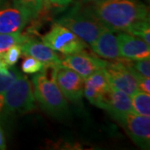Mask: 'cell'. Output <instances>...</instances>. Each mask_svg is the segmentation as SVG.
I'll use <instances>...</instances> for the list:
<instances>
[{
	"label": "cell",
	"instance_id": "cell-1",
	"mask_svg": "<svg viewBox=\"0 0 150 150\" xmlns=\"http://www.w3.org/2000/svg\"><path fill=\"white\" fill-rule=\"evenodd\" d=\"M88 8L108 29L116 33L137 22L149 20V8L139 0H106Z\"/></svg>",
	"mask_w": 150,
	"mask_h": 150
},
{
	"label": "cell",
	"instance_id": "cell-2",
	"mask_svg": "<svg viewBox=\"0 0 150 150\" xmlns=\"http://www.w3.org/2000/svg\"><path fill=\"white\" fill-rule=\"evenodd\" d=\"M55 23L69 28L89 46L94 43L103 31L107 29L88 7L83 8L79 4L60 17Z\"/></svg>",
	"mask_w": 150,
	"mask_h": 150
},
{
	"label": "cell",
	"instance_id": "cell-3",
	"mask_svg": "<svg viewBox=\"0 0 150 150\" xmlns=\"http://www.w3.org/2000/svg\"><path fill=\"white\" fill-rule=\"evenodd\" d=\"M33 95L45 112L55 118H63L69 113L66 98L54 80L49 79L44 72L32 78Z\"/></svg>",
	"mask_w": 150,
	"mask_h": 150
},
{
	"label": "cell",
	"instance_id": "cell-4",
	"mask_svg": "<svg viewBox=\"0 0 150 150\" xmlns=\"http://www.w3.org/2000/svg\"><path fill=\"white\" fill-rule=\"evenodd\" d=\"M35 108V98L31 82L27 76L21 74L4 93V116L23 114Z\"/></svg>",
	"mask_w": 150,
	"mask_h": 150
},
{
	"label": "cell",
	"instance_id": "cell-5",
	"mask_svg": "<svg viewBox=\"0 0 150 150\" xmlns=\"http://www.w3.org/2000/svg\"><path fill=\"white\" fill-rule=\"evenodd\" d=\"M41 38L42 43L46 46L64 55L81 53L87 48V43L80 38L58 23H54Z\"/></svg>",
	"mask_w": 150,
	"mask_h": 150
},
{
	"label": "cell",
	"instance_id": "cell-6",
	"mask_svg": "<svg viewBox=\"0 0 150 150\" xmlns=\"http://www.w3.org/2000/svg\"><path fill=\"white\" fill-rule=\"evenodd\" d=\"M123 59L112 63L108 62L104 70L110 87L132 96L139 90L138 79L124 64Z\"/></svg>",
	"mask_w": 150,
	"mask_h": 150
},
{
	"label": "cell",
	"instance_id": "cell-7",
	"mask_svg": "<svg viewBox=\"0 0 150 150\" xmlns=\"http://www.w3.org/2000/svg\"><path fill=\"white\" fill-rule=\"evenodd\" d=\"M52 79L66 99L72 102H79L82 99L84 79L75 71L60 64L53 69Z\"/></svg>",
	"mask_w": 150,
	"mask_h": 150
},
{
	"label": "cell",
	"instance_id": "cell-8",
	"mask_svg": "<svg viewBox=\"0 0 150 150\" xmlns=\"http://www.w3.org/2000/svg\"><path fill=\"white\" fill-rule=\"evenodd\" d=\"M135 144L143 149H149V116L129 112L118 120Z\"/></svg>",
	"mask_w": 150,
	"mask_h": 150
},
{
	"label": "cell",
	"instance_id": "cell-9",
	"mask_svg": "<svg viewBox=\"0 0 150 150\" xmlns=\"http://www.w3.org/2000/svg\"><path fill=\"white\" fill-rule=\"evenodd\" d=\"M108 62L98 57L83 52L69 54L61 59V64L75 71L83 79L88 78L97 71L104 69Z\"/></svg>",
	"mask_w": 150,
	"mask_h": 150
},
{
	"label": "cell",
	"instance_id": "cell-10",
	"mask_svg": "<svg viewBox=\"0 0 150 150\" xmlns=\"http://www.w3.org/2000/svg\"><path fill=\"white\" fill-rule=\"evenodd\" d=\"M30 20L29 13L13 1V6L0 9V33H20Z\"/></svg>",
	"mask_w": 150,
	"mask_h": 150
},
{
	"label": "cell",
	"instance_id": "cell-11",
	"mask_svg": "<svg viewBox=\"0 0 150 150\" xmlns=\"http://www.w3.org/2000/svg\"><path fill=\"white\" fill-rule=\"evenodd\" d=\"M118 49L121 57L139 60L150 57V45L139 38L126 32H117Z\"/></svg>",
	"mask_w": 150,
	"mask_h": 150
},
{
	"label": "cell",
	"instance_id": "cell-12",
	"mask_svg": "<svg viewBox=\"0 0 150 150\" xmlns=\"http://www.w3.org/2000/svg\"><path fill=\"white\" fill-rule=\"evenodd\" d=\"M110 88L105 70L101 69L84 79L83 95L88 102L102 108L103 103Z\"/></svg>",
	"mask_w": 150,
	"mask_h": 150
},
{
	"label": "cell",
	"instance_id": "cell-13",
	"mask_svg": "<svg viewBox=\"0 0 150 150\" xmlns=\"http://www.w3.org/2000/svg\"><path fill=\"white\" fill-rule=\"evenodd\" d=\"M20 47L22 54L39 60L43 63L45 69H54L61 64V59L57 53L44 43L29 38L27 41L20 44Z\"/></svg>",
	"mask_w": 150,
	"mask_h": 150
},
{
	"label": "cell",
	"instance_id": "cell-14",
	"mask_svg": "<svg viewBox=\"0 0 150 150\" xmlns=\"http://www.w3.org/2000/svg\"><path fill=\"white\" fill-rule=\"evenodd\" d=\"M102 109L106 110L116 121L129 112H134L131 97L112 87L104 98Z\"/></svg>",
	"mask_w": 150,
	"mask_h": 150
},
{
	"label": "cell",
	"instance_id": "cell-15",
	"mask_svg": "<svg viewBox=\"0 0 150 150\" xmlns=\"http://www.w3.org/2000/svg\"><path fill=\"white\" fill-rule=\"evenodd\" d=\"M110 29H105L97 38L90 47L93 51L101 58L112 61L122 59L118 49L117 34Z\"/></svg>",
	"mask_w": 150,
	"mask_h": 150
},
{
	"label": "cell",
	"instance_id": "cell-16",
	"mask_svg": "<svg viewBox=\"0 0 150 150\" xmlns=\"http://www.w3.org/2000/svg\"><path fill=\"white\" fill-rule=\"evenodd\" d=\"M130 97L134 113L150 116V93L139 90Z\"/></svg>",
	"mask_w": 150,
	"mask_h": 150
},
{
	"label": "cell",
	"instance_id": "cell-17",
	"mask_svg": "<svg viewBox=\"0 0 150 150\" xmlns=\"http://www.w3.org/2000/svg\"><path fill=\"white\" fill-rule=\"evenodd\" d=\"M29 37L20 33H0V54H3L9 48L16 44H22L27 41Z\"/></svg>",
	"mask_w": 150,
	"mask_h": 150
},
{
	"label": "cell",
	"instance_id": "cell-18",
	"mask_svg": "<svg viewBox=\"0 0 150 150\" xmlns=\"http://www.w3.org/2000/svg\"><path fill=\"white\" fill-rule=\"evenodd\" d=\"M14 2L27 11L32 19L40 16L47 7L46 0H14Z\"/></svg>",
	"mask_w": 150,
	"mask_h": 150
},
{
	"label": "cell",
	"instance_id": "cell-19",
	"mask_svg": "<svg viewBox=\"0 0 150 150\" xmlns=\"http://www.w3.org/2000/svg\"><path fill=\"white\" fill-rule=\"evenodd\" d=\"M123 32L128 33L134 36L139 38L150 45L149 20L137 22L134 24H132Z\"/></svg>",
	"mask_w": 150,
	"mask_h": 150
},
{
	"label": "cell",
	"instance_id": "cell-20",
	"mask_svg": "<svg viewBox=\"0 0 150 150\" xmlns=\"http://www.w3.org/2000/svg\"><path fill=\"white\" fill-rule=\"evenodd\" d=\"M21 69L24 74H37L40 72H44L46 70L42 62L28 55H24V59L22 62Z\"/></svg>",
	"mask_w": 150,
	"mask_h": 150
},
{
	"label": "cell",
	"instance_id": "cell-21",
	"mask_svg": "<svg viewBox=\"0 0 150 150\" xmlns=\"http://www.w3.org/2000/svg\"><path fill=\"white\" fill-rule=\"evenodd\" d=\"M22 74L14 66L9 67L8 74L0 73V93H4Z\"/></svg>",
	"mask_w": 150,
	"mask_h": 150
},
{
	"label": "cell",
	"instance_id": "cell-22",
	"mask_svg": "<svg viewBox=\"0 0 150 150\" xmlns=\"http://www.w3.org/2000/svg\"><path fill=\"white\" fill-rule=\"evenodd\" d=\"M2 55H3V58H4V60L6 63V64L8 67L14 66L22 55L20 44H16V45L12 46Z\"/></svg>",
	"mask_w": 150,
	"mask_h": 150
},
{
	"label": "cell",
	"instance_id": "cell-23",
	"mask_svg": "<svg viewBox=\"0 0 150 150\" xmlns=\"http://www.w3.org/2000/svg\"><path fill=\"white\" fill-rule=\"evenodd\" d=\"M74 0H46V5L55 8H63L69 6Z\"/></svg>",
	"mask_w": 150,
	"mask_h": 150
},
{
	"label": "cell",
	"instance_id": "cell-24",
	"mask_svg": "<svg viewBox=\"0 0 150 150\" xmlns=\"http://www.w3.org/2000/svg\"><path fill=\"white\" fill-rule=\"evenodd\" d=\"M138 83L139 90L145 92L147 93H150V79L149 78L146 77H139Z\"/></svg>",
	"mask_w": 150,
	"mask_h": 150
},
{
	"label": "cell",
	"instance_id": "cell-25",
	"mask_svg": "<svg viewBox=\"0 0 150 150\" xmlns=\"http://www.w3.org/2000/svg\"><path fill=\"white\" fill-rule=\"evenodd\" d=\"M6 149L5 137L3 130L0 128V150H4Z\"/></svg>",
	"mask_w": 150,
	"mask_h": 150
},
{
	"label": "cell",
	"instance_id": "cell-26",
	"mask_svg": "<svg viewBox=\"0 0 150 150\" xmlns=\"http://www.w3.org/2000/svg\"><path fill=\"white\" fill-rule=\"evenodd\" d=\"M81 1L84 4H96V3H100L106 0H81Z\"/></svg>",
	"mask_w": 150,
	"mask_h": 150
},
{
	"label": "cell",
	"instance_id": "cell-27",
	"mask_svg": "<svg viewBox=\"0 0 150 150\" xmlns=\"http://www.w3.org/2000/svg\"><path fill=\"white\" fill-rule=\"evenodd\" d=\"M3 108H4V94L0 93V113L3 110Z\"/></svg>",
	"mask_w": 150,
	"mask_h": 150
}]
</instances>
